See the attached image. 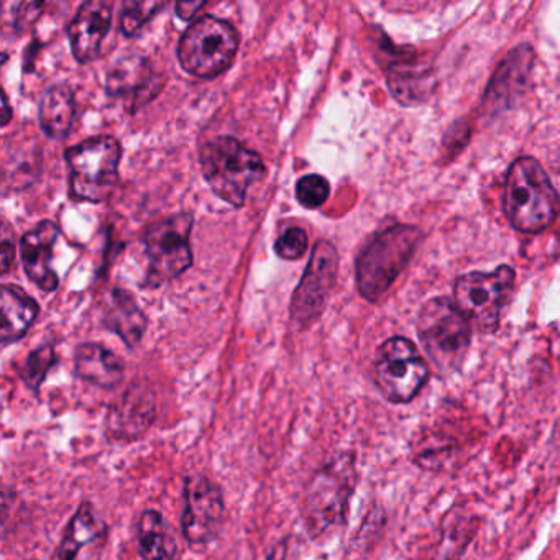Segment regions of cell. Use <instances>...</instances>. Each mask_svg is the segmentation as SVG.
<instances>
[{"mask_svg": "<svg viewBox=\"0 0 560 560\" xmlns=\"http://www.w3.org/2000/svg\"><path fill=\"white\" fill-rule=\"evenodd\" d=\"M103 323L127 347L139 346L147 329V317L127 291L116 288L104 304Z\"/></svg>", "mask_w": 560, "mask_h": 560, "instance_id": "obj_21", "label": "cell"}, {"mask_svg": "<svg viewBox=\"0 0 560 560\" xmlns=\"http://www.w3.org/2000/svg\"><path fill=\"white\" fill-rule=\"evenodd\" d=\"M237 50V31L228 21L205 15L183 34L178 60L191 77L212 80L231 68Z\"/></svg>", "mask_w": 560, "mask_h": 560, "instance_id": "obj_7", "label": "cell"}, {"mask_svg": "<svg viewBox=\"0 0 560 560\" xmlns=\"http://www.w3.org/2000/svg\"><path fill=\"white\" fill-rule=\"evenodd\" d=\"M429 378V369L415 343L405 337H393L376 350L373 382L392 402H409Z\"/></svg>", "mask_w": 560, "mask_h": 560, "instance_id": "obj_10", "label": "cell"}, {"mask_svg": "<svg viewBox=\"0 0 560 560\" xmlns=\"http://www.w3.org/2000/svg\"><path fill=\"white\" fill-rule=\"evenodd\" d=\"M120 142L110 136L93 137L65 152L71 170V195L78 201L101 202L119 183Z\"/></svg>", "mask_w": 560, "mask_h": 560, "instance_id": "obj_6", "label": "cell"}, {"mask_svg": "<svg viewBox=\"0 0 560 560\" xmlns=\"http://www.w3.org/2000/svg\"><path fill=\"white\" fill-rule=\"evenodd\" d=\"M74 116H77V106H74V94L70 86L60 84L45 93L38 110V120H40L42 130L50 139H67L73 127Z\"/></svg>", "mask_w": 560, "mask_h": 560, "instance_id": "obj_23", "label": "cell"}, {"mask_svg": "<svg viewBox=\"0 0 560 560\" xmlns=\"http://www.w3.org/2000/svg\"><path fill=\"white\" fill-rule=\"evenodd\" d=\"M113 24V4L106 0H88L68 27L71 50L80 63L100 57L101 45Z\"/></svg>", "mask_w": 560, "mask_h": 560, "instance_id": "obj_14", "label": "cell"}, {"mask_svg": "<svg viewBox=\"0 0 560 560\" xmlns=\"http://www.w3.org/2000/svg\"><path fill=\"white\" fill-rule=\"evenodd\" d=\"M58 234L60 229L55 222L44 221L27 232L21 242L22 261L27 277L47 293L57 290L60 284L57 273L50 267L51 250Z\"/></svg>", "mask_w": 560, "mask_h": 560, "instance_id": "obj_16", "label": "cell"}, {"mask_svg": "<svg viewBox=\"0 0 560 560\" xmlns=\"http://www.w3.org/2000/svg\"><path fill=\"white\" fill-rule=\"evenodd\" d=\"M329 183L319 175H306L298 182L296 198L306 209H317L329 198Z\"/></svg>", "mask_w": 560, "mask_h": 560, "instance_id": "obj_26", "label": "cell"}, {"mask_svg": "<svg viewBox=\"0 0 560 560\" xmlns=\"http://www.w3.org/2000/svg\"><path fill=\"white\" fill-rule=\"evenodd\" d=\"M185 510L182 533L192 549H205L218 539L224 523L225 503L221 487L206 475L185 478Z\"/></svg>", "mask_w": 560, "mask_h": 560, "instance_id": "obj_11", "label": "cell"}, {"mask_svg": "<svg viewBox=\"0 0 560 560\" xmlns=\"http://www.w3.org/2000/svg\"><path fill=\"white\" fill-rule=\"evenodd\" d=\"M162 8L163 4H159V2H126L122 22H120L124 35L127 37L136 35L145 25V22H149V19Z\"/></svg>", "mask_w": 560, "mask_h": 560, "instance_id": "obj_27", "label": "cell"}, {"mask_svg": "<svg viewBox=\"0 0 560 560\" xmlns=\"http://www.w3.org/2000/svg\"><path fill=\"white\" fill-rule=\"evenodd\" d=\"M155 418L156 402L152 389L130 386L107 412V435L116 442L137 441L152 428Z\"/></svg>", "mask_w": 560, "mask_h": 560, "instance_id": "obj_13", "label": "cell"}, {"mask_svg": "<svg viewBox=\"0 0 560 560\" xmlns=\"http://www.w3.org/2000/svg\"><path fill=\"white\" fill-rule=\"evenodd\" d=\"M55 363H57L55 346L54 343H47V346L38 347L34 352L28 353L19 373H21V378L24 380L25 385L32 392H38L40 386L44 385L48 372L54 369Z\"/></svg>", "mask_w": 560, "mask_h": 560, "instance_id": "obj_25", "label": "cell"}, {"mask_svg": "<svg viewBox=\"0 0 560 560\" xmlns=\"http://www.w3.org/2000/svg\"><path fill=\"white\" fill-rule=\"evenodd\" d=\"M421 234L412 225L395 224L376 234L357 260V287L370 303L385 296L416 254Z\"/></svg>", "mask_w": 560, "mask_h": 560, "instance_id": "obj_3", "label": "cell"}, {"mask_svg": "<svg viewBox=\"0 0 560 560\" xmlns=\"http://www.w3.org/2000/svg\"><path fill=\"white\" fill-rule=\"evenodd\" d=\"M419 340L439 372L454 373L467 357L471 326L447 298L428 301L416 320Z\"/></svg>", "mask_w": 560, "mask_h": 560, "instance_id": "obj_5", "label": "cell"}, {"mask_svg": "<svg viewBox=\"0 0 560 560\" xmlns=\"http://www.w3.org/2000/svg\"><path fill=\"white\" fill-rule=\"evenodd\" d=\"M2 119H4V122H2V126H8L9 120H11V107H9L8 96H5V94H4V116H2Z\"/></svg>", "mask_w": 560, "mask_h": 560, "instance_id": "obj_32", "label": "cell"}, {"mask_svg": "<svg viewBox=\"0 0 560 560\" xmlns=\"http://www.w3.org/2000/svg\"><path fill=\"white\" fill-rule=\"evenodd\" d=\"M533 50L527 45L511 51L498 67L485 94L483 107L490 113L506 109L521 93L533 68Z\"/></svg>", "mask_w": 560, "mask_h": 560, "instance_id": "obj_15", "label": "cell"}, {"mask_svg": "<svg viewBox=\"0 0 560 560\" xmlns=\"http://www.w3.org/2000/svg\"><path fill=\"white\" fill-rule=\"evenodd\" d=\"M0 296V310H2V330L0 339L4 346L19 342L31 329L37 319L40 307L34 298L28 296L21 287L4 284Z\"/></svg>", "mask_w": 560, "mask_h": 560, "instance_id": "obj_20", "label": "cell"}, {"mask_svg": "<svg viewBox=\"0 0 560 560\" xmlns=\"http://www.w3.org/2000/svg\"><path fill=\"white\" fill-rule=\"evenodd\" d=\"M357 485L355 457L350 452L334 455L307 481L301 516L313 539L342 526Z\"/></svg>", "mask_w": 560, "mask_h": 560, "instance_id": "obj_2", "label": "cell"}, {"mask_svg": "<svg viewBox=\"0 0 560 560\" xmlns=\"http://www.w3.org/2000/svg\"><path fill=\"white\" fill-rule=\"evenodd\" d=\"M195 215L179 212L172 218L153 222L143 232V247L149 258L145 287L159 288L185 273L192 265L191 235Z\"/></svg>", "mask_w": 560, "mask_h": 560, "instance_id": "obj_9", "label": "cell"}, {"mask_svg": "<svg viewBox=\"0 0 560 560\" xmlns=\"http://www.w3.org/2000/svg\"><path fill=\"white\" fill-rule=\"evenodd\" d=\"M106 526L96 516L93 504L81 503L74 516L68 523L63 539L58 544L51 560H74L80 550L88 544L94 542L103 536Z\"/></svg>", "mask_w": 560, "mask_h": 560, "instance_id": "obj_24", "label": "cell"}, {"mask_svg": "<svg viewBox=\"0 0 560 560\" xmlns=\"http://www.w3.org/2000/svg\"><path fill=\"white\" fill-rule=\"evenodd\" d=\"M284 557H287V546L280 544V546L275 547L273 553L268 557V560H284Z\"/></svg>", "mask_w": 560, "mask_h": 560, "instance_id": "obj_31", "label": "cell"}, {"mask_svg": "<svg viewBox=\"0 0 560 560\" xmlns=\"http://www.w3.org/2000/svg\"><path fill=\"white\" fill-rule=\"evenodd\" d=\"M107 91L113 96L126 97L133 110L149 103L159 94L160 86L155 73L145 58H124L107 77Z\"/></svg>", "mask_w": 560, "mask_h": 560, "instance_id": "obj_17", "label": "cell"}, {"mask_svg": "<svg viewBox=\"0 0 560 560\" xmlns=\"http://www.w3.org/2000/svg\"><path fill=\"white\" fill-rule=\"evenodd\" d=\"M339 254L330 242L319 241L311 255L303 280L291 301V320L300 329H307L324 313L336 287Z\"/></svg>", "mask_w": 560, "mask_h": 560, "instance_id": "obj_12", "label": "cell"}, {"mask_svg": "<svg viewBox=\"0 0 560 560\" xmlns=\"http://www.w3.org/2000/svg\"><path fill=\"white\" fill-rule=\"evenodd\" d=\"M386 78H388V88L393 97L405 106L425 101L434 83L431 68L421 63L416 55L393 60L386 71Z\"/></svg>", "mask_w": 560, "mask_h": 560, "instance_id": "obj_19", "label": "cell"}, {"mask_svg": "<svg viewBox=\"0 0 560 560\" xmlns=\"http://www.w3.org/2000/svg\"><path fill=\"white\" fill-rule=\"evenodd\" d=\"M513 268L501 265L497 270L462 275L454 284V304L470 323L471 329L494 332L500 326L514 291Z\"/></svg>", "mask_w": 560, "mask_h": 560, "instance_id": "obj_8", "label": "cell"}, {"mask_svg": "<svg viewBox=\"0 0 560 560\" xmlns=\"http://www.w3.org/2000/svg\"><path fill=\"white\" fill-rule=\"evenodd\" d=\"M504 214L516 231L539 234L556 222L560 199L540 163L521 156L511 163L504 183Z\"/></svg>", "mask_w": 560, "mask_h": 560, "instance_id": "obj_1", "label": "cell"}, {"mask_svg": "<svg viewBox=\"0 0 560 560\" xmlns=\"http://www.w3.org/2000/svg\"><path fill=\"white\" fill-rule=\"evenodd\" d=\"M307 245H310V241H307L306 232L300 228H291L278 238L275 252L283 260L294 261L300 260L306 254Z\"/></svg>", "mask_w": 560, "mask_h": 560, "instance_id": "obj_28", "label": "cell"}, {"mask_svg": "<svg viewBox=\"0 0 560 560\" xmlns=\"http://www.w3.org/2000/svg\"><path fill=\"white\" fill-rule=\"evenodd\" d=\"M137 537L143 560H176L178 542L159 511L145 510L140 514Z\"/></svg>", "mask_w": 560, "mask_h": 560, "instance_id": "obj_22", "label": "cell"}, {"mask_svg": "<svg viewBox=\"0 0 560 560\" xmlns=\"http://www.w3.org/2000/svg\"><path fill=\"white\" fill-rule=\"evenodd\" d=\"M15 260L14 232L9 224L2 225V273L11 271Z\"/></svg>", "mask_w": 560, "mask_h": 560, "instance_id": "obj_29", "label": "cell"}, {"mask_svg": "<svg viewBox=\"0 0 560 560\" xmlns=\"http://www.w3.org/2000/svg\"><path fill=\"white\" fill-rule=\"evenodd\" d=\"M74 373L78 378L103 389H114L126 378L122 359L101 343L88 342L74 353Z\"/></svg>", "mask_w": 560, "mask_h": 560, "instance_id": "obj_18", "label": "cell"}, {"mask_svg": "<svg viewBox=\"0 0 560 560\" xmlns=\"http://www.w3.org/2000/svg\"><path fill=\"white\" fill-rule=\"evenodd\" d=\"M206 2H178L176 4V12H178L179 19L189 21L196 12L201 11L205 8Z\"/></svg>", "mask_w": 560, "mask_h": 560, "instance_id": "obj_30", "label": "cell"}, {"mask_svg": "<svg viewBox=\"0 0 560 560\" xmlns=\"http://www.w3.org/2000/svg\"><path fill=\"white\" fill-rule=\"evenodd\" d=\"M199 162L212 192L234 208L244 206L252 183L265 172L260 155L234 137H218L205 143Z\"/></svg>", "mask_w": 560, "mask_h": 560, "instance_id": "obj_4", "label": "cell"}]
</instances>
